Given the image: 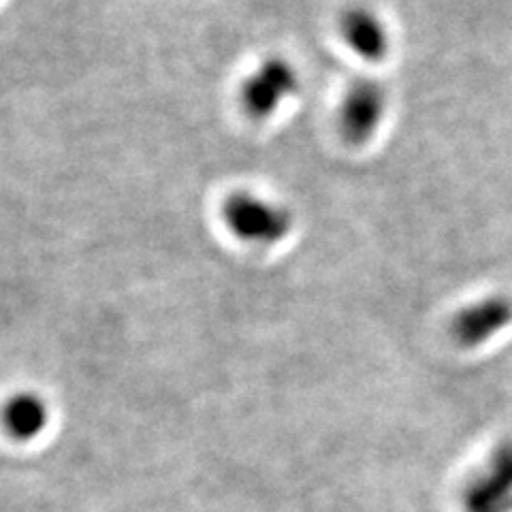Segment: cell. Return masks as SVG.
<instances>
[{"mask_svg": "<svg viewBox=\"0 0 512 512\" xmlns=\"http://www.w3.org/2000/svg\"><path fill=\"white\" fill-rule=\"evenodd\" d=\"M220 220L235 242L271 248L295 229V216L282 201L254 190H235L220 205Z\"/></svg>", "mask_w": 512, "mask_h": 512, "instance_id": "6da1fadb", "label": "cell"}, {"mask_svg": "<svg viewBox=\"0 0 512 512\" xmlns=\"http://www.w3.org/2000/svg\"><path fill=\"white\" fill-rule=\"evenodd\" d=\"M463 512H512V438L493 446L461 489Z\"/></svg>", "mask_w": 512, "mask_h": 512, "instance_id": "277c9868", "label": "cell"}, {"mask_svg": "<svg viewBox=\"0 0 512 512\" xmlns=\"http://www.w3.org/2000/svg\"><path fill=\"white\" fill-rule=\"evenodd\" d=\"M301 90L295 64L284 56H267L242 79L239 107L252 122L276 118Z\"/></svg>", "mask_w": 512, "mask_h": 512, "instance_id": "7a4b0ae2", "label": "cell"}, {"mask_svg": "<svg viewBox=\"0 0 512 512\" xmlns=\"http://www.w3.org/2000/svg\"><path fill=\"white\" fill-rule=\"evenodd\" d=\"M338 32L348 50L365 62H382L391 52L387 24L367 5L346 7L338 18Z\"/></svg>", "mask_w": 512, "mask_h": 512, "instance_id": "8992f818", "label": "cell"}, {"mask_svg": "<svg viewBox=\"0 0 512 512\" xmlns=\"http://www.w3.org/2000/svg\"><path fill=\"white\" fill-rule=\"evenodd\" d=\"M510 325L512 299L508 295H489L455 314L451 320V338L457 346L472 350L485 346Z\"/></svg>", "mask_w": 512, "mask_h": 512, "instance_id": "5b68a950", "label": "cell"}, {"mask_svg": "<svg viewBox=\"0 0 512 512\" xmlns=\"http://www.w3.org/2000/svg\"><path fill=\"white\" fill-rule=\"evenodd\" d=\"M47 406L37 393H18L13 395L3 408L5 429L15 440H32L37 438L47 425Z\"/></svg>", "mask_w": 512, "mask_h": 512, "instance_id": "52a82bcc", "label": "cell"}, {"mask_svg": "<svg viewBox=\"0 0 512 512\" xmlns=\"http://www.w3.org/2000/svg\"><path fill=\"white\" fill-rule=\"evenodd\" d=\"M389 109V90L372 77H359L344 92L338 107V133L350 148H363L382 126Z\"/></svg>", "mask_w": 512, "mask_h": 512, "instance_id": "3957f363", "label": "cell"}]
</instances>
